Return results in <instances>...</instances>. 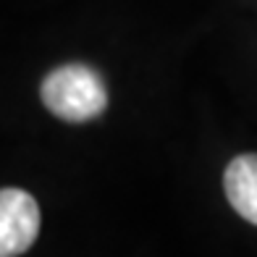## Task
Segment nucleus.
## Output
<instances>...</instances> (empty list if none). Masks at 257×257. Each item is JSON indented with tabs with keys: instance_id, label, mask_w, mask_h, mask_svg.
I'll return each instance as SVG.
<instances>
[{
	"instance_id": "obj_1",
	"label": "nucleus",
	"mask_w": 257,
	"mask_h": 257,
	"mask_svg": "<svg viewBox=\"0 0 257 257\" xmlns=\"http://www.w3.org/2000/svg\"><path fill=\"white\" fill-rule=\"evenodd\" d=\"M42 105L68 123H84L108 108V87L102 76L84 63L58 66L42 79Z\"/></svg>"
},
{
	"instance_id": "obj_2",
	"label": "nucleus",
	"mask_w": 257,
	"mask_h": 257,
	"mask_svg": "<svg viewBox=\"0 0 257 257\" xmlns=\"http://www.w3.org/2000/svg\"><path fill=\"white\" fill-rule=\"evenodd\" d=\"M40 233V205L24 189L0 192V257L24 254Z\"/></svg>"
},
{
	"instance_id": "obj_3",
	"label": "nucleus",
	"mask_w": 257,
	"mask_h": 257,
	"mask_svg": "<svg viewBox=\"0 0 257 257\" xmlns=\"http://www.w3.org/2000/svg\"><path fill=\"white\" fill-rule=\"evenodd\" d=\"M223 186L231 207L257 226V153L233 158L226 168Z\"/></svg>"
}]
</instances>
